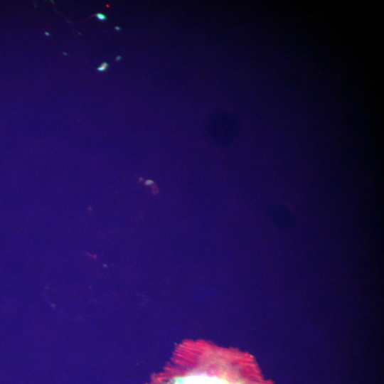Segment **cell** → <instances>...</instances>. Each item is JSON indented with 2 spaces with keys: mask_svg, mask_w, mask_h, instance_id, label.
Segmentation results:
<instances>
[{
  "mask_svg": "<svg viewBox=\"0 0 384 384\" xmlns=\"http://www.w3.org/2000/svg\"><path fill=\"white\" fill-rule=\"evenodd\" d=\"M114 28H115V30H117V31H119V30H120V28L118 27V26H115Z\"/></svg>",
  "mask_w": 384,
  "mask_h": 384,
  "instance_id": "cell-5",
  "label": "cell"
},
{
  "mask_svg": "<svg viewBox=\"0 0 384 384\" xmlns=\"http://www.w3.org/2000/svg\"><path fill=\"white\" fill-rule=\"evenodd\" d=\"M120 59H121V57H120V56H117V57L116 58V60H115L118 61V60H119Z\"/></svg>",
  "mask_w": 384,
  "mask_h": 384,
  "instance_id": "cell-4",
  "label": "cell"
},
{
  "mask_svg": "<svg viewBox=\"0 0 384 384\" xmlns=\"http://www.w3.org/2000/svg\"><path fill=\"white\" fill-rule=\"evenodd\" d=\"M96 18L101 21H104L107 19V16L103 14H95Z\"/></svg>",
  "mask_w": 384,
  "mask_h": 384,
  "instance_id": "cell-3",
  "label": "cell"
},
{
  "mask_svg": "<svg viewBox=\"0 0 384 384\" xmlns=\"http://www.w3.org/2000/svg\"><path fill=\"white\" fill-rule=\"evenodd\" d=\"M149 384H275L256 358L233 346L205 340L180 343Z\"/></svg>",
  "mask_w": 384,
  "mask_h": 384,
  "instance_id": "cell-1",
  "label": "cell"
},
{
  "mask_svg": "<svg viewBox=\"0 0 384 384\" xmlns=\"http://www.w3.org/2000/svg\"><path fill=\"white\" fill-rule=\"evenodd\" d=\"M108 67V64L107 63H103L97 68V70L100 72L105 71Z\"/></svg>",
  "mask_w": 384,
  "mask_h": 384,
  "instance_id": "cell-2",
  "label": "cell"
},
{
  "mask_svg": "<svg viewBox=\"0 0 384 384\" xmlns=\"http://www.w3.org/2000/svg\"><path fill=\"white\" fill-rule=\"evenodd\" d=\"M146 384H149V383H146Z\"/></svg>",
  "mask_w": 384,
  "mask_h": 384,
  "instance_id": "cell-6",
  "label": "cell"
}]
</instances>
